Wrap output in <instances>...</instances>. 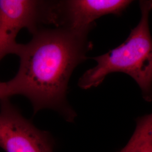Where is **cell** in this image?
<instances>
[{
  "instance_id": "cell-1",
  "label": "cell",
  "mask_w": 152,
  "mask_h": 152,
  "mask_svg": "<svg viewBox=\"0 0 152 152\" xmlns=\"http://www.w3.org/2000/svg\"><path fill=\"white\" fill-rule=\"evenodd\" d=\"M88 33L60 26L39 28L32 39L19 44L20 64L9 83L13 95H21L32 104L34 114L51 109L73 121L76 114L66 100L68 83L76 67L92 49Z\"/></svg>"
},
{
  "instance_id": "cell-2",
  "label": "cell",
  "mask_w": 152,
  "mask_h": 152,
  "mask_svg": "<svg viewBox=\"0 0 152 152\" xmlns=\"http://www.w3.org/2000/svg\"><path fill=\"white\" fill-rule=\"evenodd\" d=\"M139 4L141 19L139 24L131 29L123 44L92 58L97 64L80 78L78 85L82 89L97 87L109 74L122 72L135 80L145 100L152 101V39L149 23L152 1H141Z\"/></svg>"
},
{
  "instance_id": "cell-3",
  "label": "cell",
  "mask_w": 152,
  "mask_h": 152,
  "mask_svg": "<svg viewBox=\"0 0 152 152\" xmlns=\"http://www.w3.org/2000/svg\"><path fill=\"white\" fill-rule=\"evenodd\" d=\"M57 24L56 1L0 0V61L15 55L19 44L16 37L23 28L33 34L42 24Z\"/></svg>"
},
{
  "instance_id": "cell-4",
  "label": "cell",
  "mask_w": 152,
  "mask_h": 152,
  "mask_svg": "<svg viewBox=\"0 0 152 152\" xmlns=\"http://www.w3.org/2000/svg\"><path fill=\"white\" fill-rule=\"evenodd\" d=\"M0 147L6 152H53L50 135L37 129L5 98L0 100Z\"/></svg>"
},
{
  "instance_id": "cell-5",
  "label": "cell",
  "mask_w": 152,
  "mask_h": 152,
  "mask_svg": "<svg viewBox=\"0 0 152 152\" xmlns=\"http://www.w3.org/2000/svg\"><path fill=\"white\" fill-rule=\"evenodd\" d=\"M130 0H69L59 1V27L89 33L95 20L108 14L121 16Z\"/></svg>"
},
{
  "instance_id": "cell-6",
  "label": "cell",
  "mask_w": 152,
  "mask_h": 152,
  "mask_svg": "<svg viewBox=\"0 0 152 152\" xmlns=\"http://www.w3.org/2000/svg\"><path fill=\"white\" fill-rule=\"evenodd\" d=\"M120 152H152V115L147 114L136 121L130 140Z\"/></svg>"
},
{
  "instance_id": "cell-7",
  "label": "cell",
  "mask_w": 152,
  "mask_h": 152,
  "mask_svg": "<svg viewBox=\"0 0 152 152\" xmlns=\"http://www.w3.org/2000/svg\"><path fill=\"white\" fill-rule=\"evenodd\" d=\"M14 95L9 82H0V100L5 98H10Z\"/></svg>"
}]
</instances>
